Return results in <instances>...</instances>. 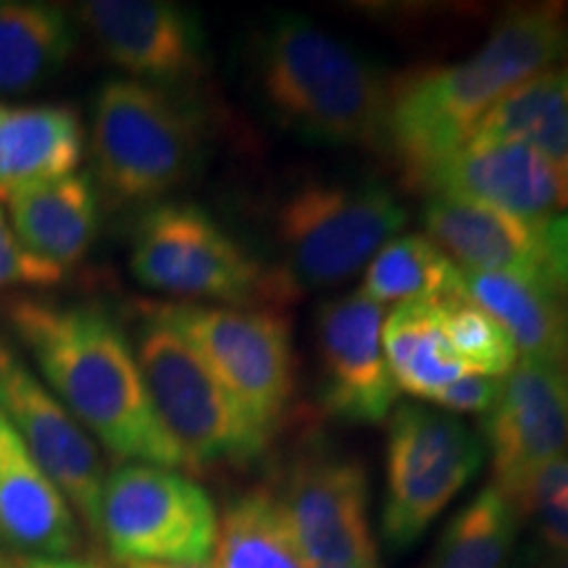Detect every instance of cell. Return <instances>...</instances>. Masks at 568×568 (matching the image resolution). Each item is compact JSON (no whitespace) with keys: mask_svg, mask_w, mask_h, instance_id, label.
Listing matches in <instances>:
<instances>
[{"mask_svg":"<svg viewBox=\"0 0 568 568\" xmlns=\"http://www.w3.org/2000/svg\"><path fill=\"white\" fill-rule=\"evenodd\" d=\"M429 240L466 272L550 276L542 226L487 205L432 195L422 211Z\"/></svg>","mask_w":568,"mask_h":568,"instance_id":"obj_17","label":"cell"},{"mask_svg":"<svg viewBox=\"0 0 568 568\" xmlns=\"http://www.w3.org/2000/svg\"><path fill=\"white\" fill-rule=\"evenodd\" d=\"M82 153L84 130L74 109L0 103V201L74 174Z\"/></svg>","mask_w":568,"mask_h":568,"instance_id":"obj_21","label":"cell"},{"mask_svg":"<svg viewBox=\"0 0 568 568\" xmlns=\"http://www.w3.org/2000/svg\"><path fill=\"white\" fill-rule=\"evenodd\" d=\"M564 172H566V176H568V159L564 161Z\"/></svg>","mask_w":568,"mask_h":568,"instance_id":"obj_36","label":"cell"},{"mask_svg":"<svg viewBox=\"0 0 568 568\" xmlns=\"http://www.w3.org/2000/svg\"><path fill=\"white\" fill-rule=\"evenodd\" d=\"M464 290L506 329L518 358L568 372V295L550 276L464 272Z\"/></svg>","mask_w":568,"mask_h":568,"instance_id":"obj_20","label":"cell"},{"mask_svg":"<svg viewBox=\"0 0 568 568\" xmlns=\"http://www.w3.org/2000/svg\"><path fill=\"white\" fill-rule=\"evenodd\" d=\"M410 187L487 205L537 226L552 222L568 209L564 163L510 140H468Z\"/></svg>","mask_w":568,"mask_h":568,"instance_id":"obj_13","label":"cell"},{"mask_svg":"<svg viewBox=\"0 0 568 568\" xmlns=\"http://www.w3.org/2000/svg\"><path fill=\"white\" fill-rule=\"evenodd\" d=\"M9 324L61 406L113 456L187 468L155 416L130 339L103 308L13 301Z\"/></svg>","mask_w":568,"mask_h":568,"instance_id":"obj_1","label":"cell"},{"mask_svg":"<svg viewBox=\"0 0 568 568\" xmlns=\"http://www.w3.org/2000/svg\"><path fill=\"white\" fill-rule=\"evenodd\" d=\"M495 487L514 497L537 468L568 453V372L518 358L485 416Z\"/></svg>","mask_w":568,"mask_h":568,"instance_id":"obj_15","label":"cell"},{"mask_svg":"<svg viewBox=\"0 0 568 568\" xmlns=\"http://www.w3.org/2000/svg\"><path fill=\"white\" fill-rule=\"evenodd\" d=\"M566 13L564 3L521 6L497 21L468 59L393 82L387 151L400 161L403 180L414 184L460 151L497 101L564 61Z\"/></svg>","mask_w":568,"mask_h":568,"instance_id":"obj_2","label":"cell"},{"mask_svg":"<svg viewBox=\"0 0 568 568\" xmlns=\"http://www.w3.org/2000/svg\"><path fill=\"white\" fill-rule=\"evenodd\" d=\"M510 503L550 556L568 558V453L537 468Z\"/></svg>","mask_w":568,"mask_h":568,"instance_id":"obj_29","label":"cell"},{"mask_svg":"<svg viewBox=\"0 0 568 568\" xmlns=\"http://www.w3.org/2000/svg\"><path fill=\"white\" fill-rule=\"evenodd\" d=\"M311 568H335V566H311Z\"/></svg>","mask_w":568,"mask_h":568,"instance_id":"obj_37","label":"cell"},{"mask_svg":"<svg viewBox=\"0 0 568 568\" xmlns=\"http://www.w3.org/2000/svg\"><path fill=\"white\" fill-rule=\"evenodd\" d=\"M564 63H568V13H566V53H564Z\"/></svg>","mask_w":568,"mask_h":568,"instance_id":"obj_35","label":"cell"},{"mask_svg":"<svg viewBox=\"0 0 568 568\" xmlns=\"http://www.w3.org/2000/svg\"><path fill=\"white\" fill-rule=\"evenodd\" d=\"M132 351L155 416L187 458V468L245 466L264 456L272 432L237 406L230 389L155 305L142 308Z\"/></svg>","mask_w":568,"mask_h":568,"instance_id":"obj_4","label":"cell"},{"mask_svg":"<svg viewBox=\"0 0 568 568\" xmlns=\"http://www.w3.org/2000/svg\"><path fill=\"white\" fill-rule=\"evenodd\" d=\"M124 568H213V566H174V564H124Z\"/></svg>","mask_w":568,"mask_h":568,"instance_id":"obj_34","label":"cell"},{"mask_svg":"<svg viewBox=\"0 0 568 568\" xmlns=\"http://www.w3.org/2000/svg\"><path fill=\"white\" fill-rule=\"evenodd\" d=\"M280 503L308 566L379 568L368 477L355 458L324 447L301 453L284 474Z\"/></svg>","mask_w":568,"mask_h":568,"instance_id":"obj_11","label":"cell"},{"mask_svg":"<svg viewBox=\"0 0 568 568\" xmlns=\"http://www.w3.org/2000/svg\"><path fill=\"white\" fill-rule=\"evenodd\" d=\"M159 314L195 347L237 406L280 429L295 393V351L290 322L274 308L161 303Z\"/></svg>","mask_w":568,"mask_h":568,"instance_id":"obj_9","label":"cell"},{"mask_svg":"<svg viewBox=\"0 0 568 568\" xmlns=\"http://www.w3.org/2000/svg\"><path fill=\"white\" fill-rule=\"evenodd\" d=\"M213 568H311L280 495L266 487L240 493L219 518Z\"/></svg>","mask_w":568,"mask_h":568,"instance_id":"obj_25","label":"cell"},{"mask_svg":"<svg viewBox=\"0 0 568 568\" xmlns=\"http://www.w3.org/2000/svg\"><path fill=\"white\" fill-rule=\"evenodd\" d=\"M516 535L514 503L487 485L447 521L422 568H510Z\"/></svg>","mask_w":568,"mask_h":568,"instance_id":"obj_27","label":"cell"},{"mask_svg":"<svg viewBox=\"0 0 568 568\" xmlns=\"http://www.w3.org/2000/svg\"><path fill=\"white\" fill-rule=\"evenodd\" d=\"M258 101L316 145L387 148L393 82L366 53L301 13H274L251 42Z\"/></svg>","mask_w":568,"mask_h":568,"instance_id":"obj_3","label":"cell"},{"mask_svg":"<svg viewBox=\"0 0 568 568\" xmlns=\"http://www.w3.org/2000/svg\"><path fill=\"white\" fill-rule=\"evenodd\" d=\"M92 161L119 201H155L193 174L203 132L195 111L159 84L111 80L92 105Z\"/></svg>","mask_w":568,"mask_h":568,"instance_id":"obj_7","label":"cell"},{"mask_svg":"<svg viewBox=\"0 0 568 568\" xmlns=\"http://www.w3.org/2000/svg\"><path fill=\"white\" fill-rule=\"evenodd\" d=\"M382 345L397 389L435 403V397L468 374L453 355L437 303L397 305L382 326Z\"/></svg>","mask_w":568,"mask_h":568,"instance_id":"obj_23","label":"cell"},{"mask_svg":"<svg viewBox=\"0 0 568 568\" xmlns=\"http://www.w3.org/2000/svg\"><path fill=\"white\" fill-rule=\"evenodd\" d=\"M443 332L453 355L468 374L506 379L518 364V353L500 324L466 295L445 297L437 303Z\"/></svg>","mask_w":568,"mask_h":568,"instance_id":"obj_28","label":"cell"},{"mask_svg":"<svg viewBox=\"0 0 568 568\" xmlns=\"http://www.w3.org/2000/svg\"><path fill=\"white\" fill-rule=\"evenodd\" d=\"M500 382L493 376L481 374H464L450 387L435 397V406L443 408L445 414H477L487 416L493 410L497 395H500Z\"/></svg>","mask_w":568,"mask_h":568,"instance_id":"obj_31","label":"cell"},{"mask_svg":"<svg viewBox=\"0 0 568 568\" xmlns=\"http://www.w3.org/2000/svg\"><path fill=\"white\" fill-rule=\"evenodd\" d=\"M406 209L379 182L308 180L276 209V237L297 293L335 287L372 264L406 226Z\"/></svg>","mask_w":568,"mask_h":568,"instance_id":"obj_6","label":"cell"},{"mask_svg":"<svg viewBox=\"0 0 568 568\" xmlns=\"http://www.w3.org/2000/svg\"><path fill=\"white\" fill-rule=\"evenodd\" d=\"M63 274L55 268L40 264L32 255L21 251L17 234H13L9 219L0 211V290L9 284H34V287H48V284L61 282Z\"/></svg>","mask_w":568,"mask_h":568,"instance_id":"obj_30","label":"cell"},{"mask_svg":"<svg viewBox=\"0 0 568 568\" xmlns=\"http://www.w3.org/2000/svg\"><path fill=\"white\" fill-rule=\"evenodd\" d=\"M471 140H510L535 148L545 159H568V63L539 71L497 101Z\"/></svg>","mask_w":568,"mask_h":568,"instance_id":"obj_24","label":"cell"},{"mask_svg":"<svg viewBox=\"0 0 568 568\" xmlns=\"http://www.w3.org/2000/svg\"><path fill=\"white\" fill-rule=\"evenodd\" d=\"M6 203L21 251L59 274L80 264L101 224L95 184L82 174L32 184Z\"/></svg>","mask_w":568,"mask_h":568,"instance_id":"obj_19","label":"cell"},{"mask_svg":"<svg viewBox=\"0 0 568 568\" xmlns=\"http://www.w3.org/2000/svg\"><path fill=\"white\" fill-rule=\"evenodd\" d=\"M74 51V30L59 6L0 0V92L40 88Z\"/></svg>","mask_w":568,"mask_h":568,"instance_id":"obj_22","label":"cell"},{"mask_svg":"<svg viewBox=\"0 0 568 568\" xmlns=\"http://www.w3.org/2000/svg\"><path fill=\"white\" fill-rule=\"evenodd\" d=\"M132 274L145 287L234 308L293 303L297 290L282 268H266L193 203H159L132 237Z\"/></svg>","mask_w":568,"mask_h":568,"instance_id":"obj_5","label":"cell"},{"mask_svg":"<svg viewBox=\"0 0 568 568\" xmlns=\"http://www.w3.org/2000/svg\"><path fill=\"white\" fill-rule=\"evenodd\" d=\"M211 495L174 468L119 466L101 495V539L122 564L205 566L216 548Z\"/></svg>","mask_w":568,"mask_h":568,"instance_id":"obj_10","label":"cell"},{"mask_svg":"<svg viewBox=\"0 0 568 568\" xmlns=\"http://www.w3.org/2000/svg\"><path fill=\"white\" fill-rule=\"evenodd\" d=\"M524 568H568V558L548 556V558H539V560H535V564H529Z\"/></svg>","mask_w":568,"mask_h":568,"instance_id":"obj_33","label":"cell"},{"mask_svg":"<svg viewBox=\"0 0 568 568\" xmlns=\"http://www.w3.org/2000/svg\"><path fill=\"white\" fill-rule=\"evenodd\" d=\"M0 537L38 558H67L80 545L74 514L61 489L30 456L0 410Z\"/></svg>","mask_w":568,"mask_h":568,"instance_id":"obj_18","label":"cell"},{"mask_svg":"<svg viewBox=\"0 0 568 568\" xmlns=\"http://www.w3.org/2000/svg\"><path fill=\"white\" fill-rule=\"evenodd\" d=\"M361 293L374 303H439L464 293V272L424 234L395 237L366 266Z\"/></svg>","mask_w":568,"mask_h":568,"instance_id":"obj_26","label":"cell"},{"mask_svg":"<svg viewBox=\"0 0 568 568\" xmlns=\"http://www.w3.org/2000/svg\"><path fill=\"white\" fill-rule=\"evenodd\" d=\"M385 308L355 290L316 311L322 406L345 424H379L393 414L397 389L382 345Z\"/></svg>","mask_w":568,"mask_h":568,"instance_id":"obj_14","label":"cell"},{"mask_svg":"<svg viewBox=\"0 0 568 568\" xmlns=\"http://www.w3.org/2000/svg\"><path fill=\"white\" fill-rule=\"evenodd\" d=\"M0 568H9V566H0Z\"/></svg>","mask_w":568,"mask_h":568,"instance_id":"obj_38","label":"cell"},{"mask_svg":"<svg viewBox=\"0 0 568 568\" xmlns=\"http://www.w3.org/2000/svg\"><path fill=\"white\" fill-rule=\"evenodd\" d=\"M80 19L109 59L142 80L193 82L205 69V38L193 11L166 0H90Z\"/></svg>","mask_w":568,"mask_h":568,"instance_id":"obj_16","label":"cell"},{"mask_svg":"<svg viewBox=\"0 0 568 568\" xmlns=\"http://www.w3.org/2000/svg\"><path fill=\"white\" fill-rule=\"evenodd\" d=\"M387 418L382 537L393 552H406L477 477L485 447L460 418L445 410L408 403Z\"/></svg>","mask_w":568,"mask_h":568,"instance_id":"obj_8","label":"cell"},{"mask_svg":"<svg viewBox=\"0 0 568 568\" xmlns=\"http://www.w3.org/2000/svg\"><path fill=\"white\" fill-rule=\"evenodd\" d=\"M0 410L69 506L84 518L92 535H101V495L105 485L101 453L84 426L61 406L59 397L3 343Z\"/></svg>","mask_w":568,"mask_h":568,"instance_id":"obj_12","label":"cell"},{"mask_svg":"<svg viewBox=\"0 0 568 568\" xmlns=\"http://www.w3.org/2000/svg\"><path fill=\"white\" fill-rule=\"evenodd\" d=\"M24 568H103L92 560H80V558H34Z\"/></svg>","mask_w":568,"mask_h":568,"instance_id":"obj_32","label":"cell"}]
</instances>
